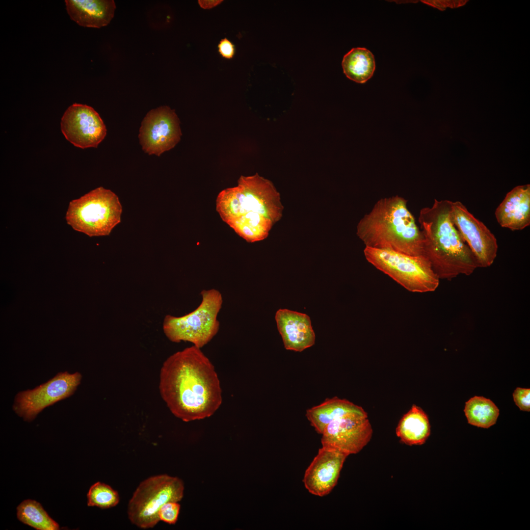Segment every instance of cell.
Here are the masks:
<instances>
[{
  "mask_svg": "<svg viewBox=\"0 0 530 530\" xmlns=\"http://www.w3.org/2000/svg\"><path fill=\"white\" fill-rule=\"evenodd\" d=\"M159 389L171 413L184 422L210 417L222 403L214 367L200 348L193 345L173 354L164 362Z\"/></svg>",
  "mask_w": 530,
  "mask_h": 530,
  "instance_id": "6da1fadb",
  "label": "cell"
},
{
  "mask_svg": "<svg viewBox=\"0 0 530 530\" xmlns=\"http://www.w3.org/2000/svg\"><path fill=\"white\" fill-rule=\"evenodd\" d=\"M216 210L238 236L253 243L267 237L281 219L283 207L272 182L256 173L241 176L237 186L220 191Z\"/></svg>",
  "mask_w": 530,
  "mask_h": 530,
  "instance_id": "7a4b0ae2",
  "label": "cell"
},
{
  "mask_svg": "<svg viewBox=\"0 0 530 530\" xmlns=\"http://www.w3.org/2000/svg\"><path fill=\"white\" fill-rule=\"evenodd\" d=\"M452 201L435 199L422 208L418 222L424 239V255L440 279L470 275L478 267L477 260L451 218Z\"/></svg>",
  "mask_w": 530,
  "mask_h": 530,
  "instance_id": "3957f363",
  "label": "cell"
},
{
  "mask_svg": "<svg viewBox=\"0 0 530 530\" xmlns=\"http://www.w3.org/2000/svg\"><path fill=\"white\" fill-rule=\"evenodd\" d=\"M356 234L366 247L423 255L422 233L407 200L398 195L378 200L359 221Z\"/></svg>",
  "mask_w": 530,
  "mask_h": 530,
  "instance_id": "277c9868",
  "label": "cell"
},
{
  "mask_svg": "<svg viewBox=\"0 0 530 530\" xmlns=\"http://www.w3.org/2000/svg\"><path fill=\"white\" fill-rule=\"evenodd\" d=\"M122 207L118 196L103 187L72 200L66 213L68 224L89 237L109 235L121 222Z\"/></svg>",
  "mask_w": 530,
  "mask_h": 530,
  "instance_id": "5b68a950",
  "label": "cell"
},
{
  "mask_svg": "<svg viewBox=\"0 0 530 530\" xmlns=\"http://www.w3.org/2000/svg\"><path fill=\"white\" fill-rule=\"evenodd\" d=\"M200 294L201 302L193 311L181 317L167 315L164 317L163 331L171 342H188L201 348L218 332L217 316L223 303L222 294L214 289L204 290Z\"/></svg>",
  "mask_w": 530,
  "mask_h": 530,
  "instance_id": "8992f818",
  "label": "cell"
},
{
  "mask_svg": "<svg viewBox=\"0 0 530 530\" xmlns=\"http://www.w3.org/2000/svg\"><path fill=\"white\" fill-rule=\"evenodd\" d=\"M364 254L368 262L410 292H433L439 285L440 279L423 255L366 246Z\"/></svg>",
  "mask_w": 530,
  "mask_h": 530,
  "instance_id": "52a82bcc",
  "label": "cell"
},
{
  "mask_svg": "<svg viewBox=\"0 0 530 530\" xmlns=\"http://www.w3.org/2000/svg\"><path fill=\"white\" fill-rule=\"evenodd\" d=\"M184 491V482L177 477L161 474L146 478L139 484L129 502L130 521L141 529L153 528L159 521L160 507L168 502L180 501Z\"/></svg>",
  "mask_w": 530,
  "mask_h": 530,
  "instance_id": "ba28073f",
  "label": "cell"
},
{
  "mask_svg": "<svg viewBox=\"0 0 530 530\" xmlns=\"http://www.w3.org/2000/svg\"><path fill=\"white\" fill-rule=\"evenodd\" d=\"M79 372H59L32 390L21 392L14 400L13 410L25 421L30 422L44 408L73 394L80 384Z\"/></svg>",
  "mask_w": 530,
  "mask_h": 530,
  "instance_id": "9c48e42d",
  "label": "cell"
},
{
  "mask_svg": "<svg viewBox=\"0 0 530 530\" xmlns=\"http://www.w3.org/2000/svg\"><path fill=\"white\" fill-rule=\"evenodd\" d=\"M372 429L368 415L358 406L330 423L322 433V446L348 455L361 451L371 439Z\"/></svg>",
  "mask_w": 530,
  "mask_h": 530,
  "instance_id": "30bf717a",
  "label": "cell"
},
{
  "mask_svg": "<svg viewBox=\"0 0 530 530\" xmlns=\"http://www.w3.org/2000/svg\"><path fill=\"white\" fill-rule=\"evenodd\" d=\"M450 214L452 222L473 253L478 267L491 265L498 249L494 234L460 201H452Z\"/></svg>",
  "mask_w": 530,
  "mask_h": 530,
  "instance_id": "8fae6325",
  "label": "cell"
},
{
  "mask_svg": "<svg viewBox=\"0 0 530 530\" xmlns=\"http://www.w3.org/2000/svg\"><path fill=\"white\" fill-rule=\"evenodd\" d=\"M181 135L180 121L175 110L161 106L146 114L140 128L139 138L145 152L159 156L174 148Z\"/></svg>",
  "mask_w": 530,
  "mask_h": 530,
  "instance_id": "7c38bea8",
  "label": "cell"
},
{
  "mask_svg": "<svg viewBox=\"0 0 530 530\" xmlns=\"http://www.w3.org/2000/svg\"><path fill=\"white\" fill-rule=\"evenodd\" d=\"M60 126L66 139L82 149L97 147L106 134L99 114L86 105L75 103L70 106L61 118Z\"/></svg>",
  "mask_w": 530,
  "mask_h": 530,
  "instance_id": "4fadbf2b",
  "label": "cell"
},
{
  "mask_svg": "<svg viewBox=\"0 0 530 530\" xmlns=\"http://www.w3.org/2000/svg\"><path fill=\"white\" fill-rule=\"evenodd\" d=\"M346 454L332 448L322 446L306 470L303 481L312 494L323 497L336 485Z\"/></svg>",
  "mask_w": 530,
  "mask_h": 530,
  "instance_id": "5bb4252c",
  "label": "cell"
},
{
  "mask_svg": "<svg viewBox=\"0 0 530 530\" xmlns=\"http://www.w3.org/2000/svg\"><path fill=\"white\" fill-rule=\"evenodd\" d=\"M275 319L286 349L301 352L315 344V334L307 315L280 309Z\"/></svg>",
  "mask_w": 530,
  "mask_h": 530,
  "instance_id": "9a60e30c",
  "label": "cell"
},
{
  "mask_svg": "<svg viewBox=\"0 0 530 530\" xmlns=\"http://www.w3.org/2000/svg\"><path fill=\"white\" fill-rule=\"evenodd\" d=\"M499 224L512 231L522 230L530 224V185L518 186L508 192L497 208Z\"/></svg>",
  "mask_w": 530,
  "mask_h": 530,
  "instance_id": "2e32d148",
  "label": "cell"
},
{
  "mask_svg": "<svg viewBox=\"0 0 530 530\" xmlns=\"http://www.w3.org/2000/svg\"><path fill=\"white\" fill-rule=\"evenodd\" d=\"M70 18L80 26L100 28L109 24L116 5L113 0H66Z\"/></svg>",
  "mask_w": 530,
  "mask_h": 530,
  "instance_id": "e0dca14e",
  "label": "cell"
},
{
  "mask_svg": "<svg viewBox=\"0 0 530 530\" xmlns=\"http://www.w3.org/2000/svg\"><path fill=\"white\" fill-rule=\"evenodd\" d=\"M396 433L407 445H421L430 434V425L426 413L420 407L413 405L399 422Z\"/></svg>",
  "mask_w": 530,
  "mask_h": 530,
  "instance_id": "ac0fdd59",
  "label": "cell"
},
{
  "mask_svg": "<svg viewBox=\"0 0 530 530\" xmlns=\"http://www.w3.org/2000/svg\"><path fill=\"white\" fill-rule=\"evenodd\" d=\"M359 405L346 399L335 397L326 399L320 404L306 410V416L319 434L332 421L355 409Z\"/></svg>",
  "mask_w": 530,
  "mask_h": 530,
  "instance_id": "d6986e66",
  "label": "cell"
},
{
  "mask_svg": "<svg viewBox=\"0 0 530 530\" xmlns=\"http://www.w3.org/2000/svg\"><path fill=\"white\" fill-rule=\"evenodd\" d=\"M342 65L346 77L360 83L371 79L375 68L373 55L364 48L352 49L344 56Z\"/></svg>",
  "mask_w": 530,
  "mask_h": 530,
  "instance_id": "ffe728a7",
  "label": "cell"
},
{
  "mask_svg": "<svg viewBox=\"0 0 530 530\" xmlns=\"http://www.w3.org/2000/svg\"><path fill=\"white\" fill-rule=\"evenodd\" d=\"M468 422L471 425L488 428L495 424L499 410L490 399L475 396L465 403L464 410Z\"/></svg>",
  "mask_w": 530,
  "mask_h": 530,
  "instance_id": "44dd1931",
  "label": "cell"
},
{
  "mask_svg": "<svg viewBox=\"0 0 530 530\" xmlns=\"http://www.w3.org/2000/svg\"><path fill=\"white\" fill-rule=\"evenodd\" d=\"M19 521L37 530H58L59 526L38 502L32 500L22 502L17 508Z\"/></svg>",
  "mask_w": 530,
  "mask_h": 530,
  "instance_id": "7402d4cb",
  "label": "cell"
},
{
  "mask_svg": "<svg viewBox=\"0 0 530 530\" xmlns=\"http://www.w3.org/2000/svg\"><path fill=\"white\" fill-rule=\"evenodd\" d=\"M87 505L97 506L102 509L113 507L120 501L119 495L109 485L97 482L89 488L87 494Z\"/></svg>",
  "mask_w": 530,
  "mask_h": 530,
  "instance_id": "603a6c76",
  "label": "cell"
},
{
  "mask_svg": "<svg viewBox=\"0 0 530 530\" xmlns=\"http://www.w3.org/2000/svg\"><path fill=\"white\" fill-rule=\"evenodd\" d=\"M180 505L178 502H170L164 504L159 511V521L169 524H175L178 518Z\"/></svg>",
  "mask_w": 530,
  "mask_h": 530,
  "instance_id": "cb8c5ba5",
  "label": "cell"
},
{
  "mask_svg": "<svg viewBox=\"0 0 530 530\" xmlns=\"http://www.w3.org/2000/svg\"><path fill=\"white\" fill-rule=\"evenodd\" d=\"M513 398L516 405L521 410H530V389L517 388L513 393Z\"/></svg>",
  "mask_w": 530,
  "mask_h": 530,
  "instance_id": "d4e9b609",
  "label": "cell"
},
{
  "mask_svg": "<svg viewBox=\"0 0 530 530\" xmlns=\"http://www.w3.org/2000/svg\"><path fill=\"white\" fill-rule=\"evenodd\" d=\"M218 51L223 57L231 59L235 53V46L231 41L224 38L220 41L218 45Z\"/></svg>",
  "mask_w": 530,
  "mask_h": 530,
  "instance_id": "484cf974",
  "label": "cell"
},
{
  "mask_svg": "<svg viewBox=\"0 0 530 530\" xmlns=\"http://www.w3.org/2000/svg\"><path fill=\"white\" fill-rule=\"evenodd\" d=\"M422 1L441 10H444L447 7L453 8L461 6L465 4L468 0H422Z\"/></svg>",
  "mask_w": 530,
  "mask_h": 530,
  "instance_id": "4316f807",
  "label": "cell"
},
{
  "mask_svg": "<svg viewBox=\"0 0 530 530\" xmlns=\"http://www.w3.org/2000/svg\"><path fill=\"white\" fill-rule=\"evenodd\" d=\"M222 0H199L198 3L203 8H211L219 4Z\"/></svg>",
  "mask_w": 530,
  "mask_h": 530,
  "instance_id": "83f0119b",
  "label": "cell"
}]
</instances>
